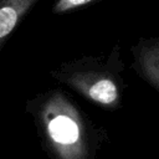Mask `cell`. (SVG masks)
Masks as SVG:
<instances>
[{"label":"cell","instance_id":"obj_1","mask_svg":"<svg viewBox=\"0 0 159 159\" xmlns=\"http://www.w3.org/2000/svg\"><path fill=\"white\" fill-rule=\"evenodd\" d=\"M27 109L56 159H89V123L65 91L42 92L27 102Z\"/></svg>","mask_w":159,"mask_h":159},{"label":"cell","instance_id":"obj_2","mask_svg":"<svg viewBox=\"0 0 159 159\" xmlns=\"http://www.w3.org/2000/svg\"><path fill=\"white\" fill-rule=\"evenodd\" d=\"M124 63L116 45L107 56H82L50 71L57 82L70 87L92 103L107 109L120 106L124 89Z\"/></svg>","mask_w":159,"mask_h":159},{"label":"cell","instance_id":"obj_3","mask_svg":"<svg viewBox=\"0 0 159 159\" xmlns=\"http://www.w3.org/2000/svg\"><path fill=\"white\" fill-rule=\"evenodd\" d=\"M130 52L132 68L150 87L159 91V37L140 39Z\"/></svg>","mask_w":159,"mask_h":159},{"label":"cell","instance_id":"obj_4","mask_svg":"<svg viewBox=\"0 0 159 159\" xmlns=\"http://www.w3.org/2000/svg\"><path fill=\"white\" fill-rule=\"evenodd\" d=\"M39 1L40 0H0V51L14 30Z\"/></svg>","mask_w":159,"mask_h":159},{"label":"cell","instance_id":"obj_5","mask_svg":"<svg viewBox=\"0 0 159 159\" xmlns=\"http://www.w3.org/2000/svg\"><path fill=\"white\" fill-rule=\"evenodd\" d=\"M98 0H56L51 7V12L55 15H63L72 12L82 6L92 4Z\"/></svg>","mask_w":159,"mask_h":159}]
</instances>
